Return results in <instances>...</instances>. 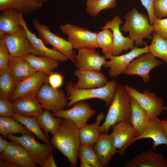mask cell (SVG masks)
<instances>
[{"label":"cell","mask_w":167,"mask_h":167,"mask_svg":"<svg viewBox=\"0 0 167 167\" xmlns=\"http://www.w3.org/2000/svg\"><path fill=\"white\" fill-rule=\"evenodd\" d=\"M42 108L53 113L64 109L68 100L62 89H55L44 84L35 95Z\"/></svg>","instance_id":"cell-8"},{"label":"cell","mask_w":167,"mask_h":167,"mask_svg":"<svg viewBox=\"0 0 167 167\" xmlns=\"http://www.w3.org/2000/svg\"><path fill=\"white\" fill-rule=\"evenodd\" d=\"M21 58L27 61L33 68L37 71L44 72L48 75L58 66V62L54 60L32 54Z\"/></svg>","instance_id":"cell-30"},{"label":"cell","mask_w":167,"mask_h":167,"mask_svg":"<svg viewBox=\"0 0 167 167\" xmlns=\"http://www.w3.org/2000/svg\"><path fill=\"white\" fill-rule=\"evenodd\" d=\"M86 6L87 13L95 17L104 10L115 8L116 0H86Z\"/></svg>","instance_id":"cell-36"},{"label":"cell","mask_w":167,"mask_h":167,"mask_svg":"<svg viewBox=\"0 0 167 167\" xmlns=\"http://www.w3.org/2000/svg\"><path fill=\"white\" fill-rule=\"evenodd\" d=\"M118 84L115 79H113L101 87L79 89L75 87L74 83L69 81L67 83L65 87L67 99L69 101L67 108L78 101L94 98L101 100L109 106L113 101Z\"/></svg>","instance_id":"cell-3"},{"label":"cell","mask_w":167,"mask_h":167,"mask_svg":"<svg viewBox=\"0 0 167 167\" xmlns=\"http://www.w3.org/2000/svg\"><path fill=\"white\" fill-rule=\"evenodd\" d=\"M0 14V34L13 32L21 26L19 21V13L11 8L4 9Z\"/></svg>","instance_id":"cell-29"},{"label":"cell","mask_w":167,"mask_h":167,"mask_svg":"<svg viewBox=\"0 0 167 167\" xmlns=\"http://www.w3.org/2000/svg\"><path fill=\"white\" fill-rule=\"evenodd\" d=\"M48 77L49 75L46 73L37 71L18 82L10 101L13 102L25 96L36 95L42 86L48 82Z\"/></svg>","instance_id":"cell-15"},{"label":"cell","mask_w":167,"mask_h":167,"mask_svg":"<svg viewBox=\"0 0 167 167\" xmlns=\"http://www.w3.org/2000/svg\"><path fill=\"white\" fill-rule=\"evenodd\" d=\"M0 167H19L18 165H15L7 160L0 159Z\"/></svg>","instance_id":"cell-47"},{"label":"cell","mask_w":167,"mask_h":167,"mask_svg":"<svg viewBox=\"0 0 167 167\" xmlns=\"http://www.w3.org/2000/svg\"><path fill=\"white\" fill-rule=\"evenodd\" d=\"M93 147L103 167L108 166L110 159L117 152L113 139L108 133L101 134Z\"/></svg>","instance_id":"cell-23"},{"label":"cell","mask_w":167,"mask_h":167,"mask_svg":"<svg viewBox=\"0 0 167 167\" xmlns=\"http://www.w3.org/2000/svg\"><path fill=\"white\" fill-rule=\"evenodd\" d=\"M11 117L24 126L30 131L44 143H50L49 138L41 129L36 116L30 117L14 113Z\"/></svg>","instance_id":"cell-32"},{"label":"cell","mask_w":167,"mask_h":167,"mask_svg":"<svg viewBox=\"0 0 167 167\" xmlns=\"http://www.w3.org/2000/svg\"><path fill=\"white\" fill-rule=\"evenodd\" d=\"M124 167H167V159L161 153L148 150L136 156Z\"/></svg>","instance_id":"cell-21"},{"label":"cell","mask_w":167,"mask_h":167,"mask_svg":"<svg viewBox=\"0 0 167 167\" xmlns=\"http://www.w3.org/2000/svg\"><path fill=\"white\" fill-rule=\"evenodd\" d=\"M14 113L27 116H37L43 112L42 108L35 95L23 96L13 102Z\"/></svg>","instance_id":"cell-22"},{"label":"cell","mask_w":167,"mask_h":167,"mask_svg":"<svg viewBox=\"0 0 167 167\" xmlns=\"http://www.w3.org/2000/svg\"><path fill=\"white\" fill-rule=\"evenodd\" d=\"M0 39L5 42L11 58L22 57L31 53L26 30L21 25L17 30L13 32L0 34Z\"/></svg>","instance_id":"cell-11"},{"label":"cell","mask_w":167,"mask_h":167,"mask_svg":"<svg viewBox=\"0 0 167 167\" xmlns=\"http://www.w3.org/2000/svg\"><path fill=\"white\" fill-rule=\"evenodd\" d=\"M14 113L13 103L7 100L0 98V116L11 117Z\"/></svg>","instance_id":"cell-42"},{"label":"cell","mask_w":167,"mask_h":167,"mask_svg":"<svg viewBox=\"0 0 167 167\" xmlns=\"http://www.w3.org/2000/svg\"><path fill=\"white\" fill-rule=\"evenodd\" d=\"M158 118L151 119L143 132L135 137L133 143L143 139L150 138L153 142L152 148L155 149L160 145L167 146V135Z\"/></svg>","instance_id":"cell-24"},{"label":"cell","mask_w":167,"mask_h":167,"mask_svg":"<svg viewBox=\"0 0 167 167\" xmlns=\"http://www.w3.org/2000/svg\"><path fill=\"white\" fill-rule=\"evenodd\" d=\"M17 83L7 69H0V98L10 101L15 91Z\"/></svg>","instance_id":"cell-33"},{"label":"cell","mask_w":167,"mask_h":167,"mask_svg":"<svg viewBox=\"0 0 167 167\" xmlns=\"http://www.w3.org/2000/svg\"><path fill=\"white\" fill-rule=\"evenodd\" d=\"M125 21L120 29L124 33L128 32V36L135 43L136 47L144 44L143 39H152L151 34L154 31L152 25L149 23L148 16L139 13L135 8L125 16Z\"/></svg>","instance_id":"cell-4"},{"label":"cell","mask_w":167,"mask_h":167,"mask_svg":"<svg viewBox=\"0 0 167 167\" xmlns=\"http://www.w3.org/2000/svg\"><path fill=\"white\" fill-rule=\"evenodd\" d=\"M73 105L70 109L60 110L53 113L52 114L54 117L72 121L80 129L87 124L88 121L95 114L96 111L85 101H78Z\"/></svg>","instance_id":"cell-12"},{"label":"cell","mask_w":167,"mask_h":167,"mask_svg":"<svg viewBox=\"0 0 167 167\" xmlns=\"http://www.w3.org/2000/svg\"><path fill=\"white\" fill-rule=\"evenodd\" d=\"M106 59L96 49L83 48L78 50L74 63L76 69L101 71Z\"/></svg>","instance_id":"cell-16"},{"label":"cell","mask_w":167,"mask_h":167,"mask_svg":"<svg viewBox=\"0 0 167 167\" xmlns=\"http://www.w3.org/2000/svg\"><path fill=\"white\" fill-rule=\"evenodd\" d=\"M36 117L37 122L41 128L49 138V133L52 135L56 132L62 121V118H55L49 111L45 110Z\"/></svg>","instance_id":"cell-34"},{"label":"cell","mask_w":167,"mask_h":167,"mask_svg":"<svg viewBox=\"0 0 167 167\" xmlns=\"http://www.w3.org/2000/svg\"><path fill=\"white\" fill-rule=\"evenodd\" d=\"M59 28L67 36L68 41L74 49L98 48L96 33L70 24H61Z\"/></svg>","instance_id":"cell-7"},{"label":"cell","mask_w":167,"mask_h":167,"mask_svg":"<svg viewBox=\"0 0 167 167\" xmlns=\"http://www.w3.org/2000/svg\"><path fill=\"white\" fill-rule=\"evenodd\" d=\"M37 2L42 3L43 2H45L47 1L48 0H34Z\"/></svg>","instance_id":"cell-50"},{"label":"cell","mask_w":167,"mask_h":167,"mask_svg":"<svg viewBox=\"0 0 167 167\" xmlns=\"http://www.w3.org/2000/svg\"><path fill=\"white\" fill-rule=\"evenodd\" d=\"M131 97V114L130 122L135 131L136 137L143 132L151 119L146 111L135 99Z\"/></svg>","instance_id":"cell-25"},{"label":"cell","mask_w":167,"mask_h":167,"mask_svg":"<svg viewBox=\"0 0 167 167\" xmlns=\"http://www.w3.org/2000/svg\"><path fill=\"white\" fill-rule=\"evenodd\" d=\"M42 3L34 0H0V11L11 8L20 14L28 15L41 9Z\"/></svg>","instance_id":"cell-28"},{"label":"cell","mask_w":167,"mask_h":167,"mask_svg":"<svg viewBox=\"0 0 167 167\" xmlns=\"http://www.w3.org/2000/svg\"><path fill=\"white\" fill-rule=\"evenodd\" d=\"M42 167H56L57 165L55 161L53 155L51 152L46 159Z\"/></svg>","instance_id":"cell-45"},{"label":"cell","mask_w":167,"mask_h":167,"mask_svg":"<svg viewBox=\"0 0 167 167\" xmlns=\"http://www.w3.org/2000/svg\"><path fill=\"white\" fill-rule=\"evenodd\" d=\"M160 123L167 135V120H161Z\"/></svg>","instance_id":"cell-49"},{"label":"cell","mask_w":167,"mask_h":167,"mask_svg":"<svg viewBox=\"0 0 167 167\" xmlns=\"http://www.w3.org/2000/svg\"><path fill=\"white\" fill-rule=\"evenodd\" d=\"M32 24L36 30L39 38L45 45H51L53 49L61 52L73 62H75L77 54L71 44L68 41L52 32L49 26L41 24L37 19H33Z\"/></svg>","instance_id":"cell-5"},{"label":"cell","mask_w":167,"mask_h":167,"mask_svg":"<svg viewBox=\"0 0 167 167\" xmlns=\"http://www.w3.org/2000/svg\"><path fill=\"white\" fill-rule=\"evenodd\" d=\"M152 33V41L148 46L149 52L155 57L161 59L167 64V40L154 31Z\"/></svg>","instance_id":"cell-35"},{"label":"cell","mask_w":167,"mask_h":167,"mask_svg":"<svg viewBox=\"0 0 167 167\" xmlns=\"http://www.w3.org/2000/svg\"><path fill=\"white\" fill-rule=\"evenodd\" d=\"M123 22L118 16H115L112 20L106 22L101 28L102 29H109L112 32L113 45L111 54L118 55L123 51L132 49L134 48V41L129 36L124 37L121 32L120 25Z\"/></svg>","instance_id":"cell-19"},{"label":"cell","mask_w":167,"mask_h":167,"mask_svg":"<svg viewBox=\"0 0 167 167\" xmlns=\"http://www.w3.org/2000/svg\"><path fill=\"white\" fill-rule=\"evenodd\" d=\"M142 5L146 9L149 19V22L152 25L155 19L153 12V4L154 0H140Z\"/></svg>","instance_id":"cell-44"},{"label":"cell","mask_w":167,"mask_h":167,"mask_svg":"<svg viewBox=\"0 0 167 167\" xmlns=\"http://www.w3.org/2000/svg\"><path fill=\"white\" fill-rule=\"evenodd\" d=\"M145 46L142 48L135 47L129 52L121 55L114 56L111 54H104L109 60L106 62L103 66L108 68L110 77L115 78L123 74L130 63L139 56L149 52L148 46L144 42Z\"/></svg>","instance_id":"cell-9"},{"label":"cell","mask_w":167,"mask_h":167,"mask_svg":"<svg viewBox=\"0 0 167 167\" xmlns=\"http://www.w3.org/2000/svg\"><path fill=\"white\" fill-rule=\"evenodd\" d=\"M17 133L34 137V135L24 126L11 117H0V133L4 137L11 134Z\"/></svg>","instance_id":"cell-31"},{"label":"cell","mask_w":167,"mask_h":167,"mask_svg":"<svg viewBox=\"0 0 167 167\" xmlns=\"http://www.w3.org/2000/svg\"><path fill=\"white\" fill-rule=\"evenodd\" d=\"M50 144L66 157L71 166H76L81 143L79 129L73 122L62 118L58 128L53 135Z\"/></svg>","instance_id":"cell-1"},{"label":"cell","mask_w":167,"mask_h":167,"mask_svg":"<svg viewBox=\"0 0 167 167\" xmlns=\"http://www.w3.org/2000/svg\"><path fill=\"white\" fill-rule=\"evenodd\" d=\"M7 137L23 146L32 160L41 166L54 148L50 143L38 142L35 140L34 137L29 135L23 134L18 137L11 134Z\"/></svg>","instance_id":"cell-6"},{"label":"cell","mask_w":167,"mask_h":167,"mask_svg":"<svg viewBox=\"0 0 167 167\" xmlns=\"http://www.w3.org/2000/svg\"><path fill=\"white\" fill-rule=\"evenodd\" d=\"M152 26L154 31L167 40V18L158 19L155 18Z\"/></svg>","instance_id":"cell-41"},{"label":"cell","mask_w":167,"mask_h":167,"mask_svg":"<svg viewBox=\"0 0 167 167\" xmlns=\"http://www.w3.org/2000/svg\"><path fill=\"white\" fill-rule=\"evenodd\" d=\"M7 69L17 83L37 71L21 57L11 58Z\"/></svg>","instance_id":"cell-26"},{"label":"cell","mask_w":167,"mask_h":167,"mask_svg":"<svg viewBox=\"0 0 167 167\" xmlns=\"http://www.w3.org/2000/svg\"><path fill=\"white\" fill-rule=\"evenodd\" d=\"M63 77L61 74L52 72L48 77V82L50 85L55 89H58L62 85Z\"/></svg>","instance_id":"cell-43"},{"label":"cell","mask_w":167,"mask_h":167,"mask_svg":"<svg viewBox=\"0 0 167 167\" xmlns=\"http://www.w3.org/2000/svg\"><path fill=\"white\" fill-rule=\"evenodd\" d=\"M112 126V131L110 136L117 152L122 154L126 148L133 143L136 137L135 131L130 122H120Z\"/></svg>","instance_id":"cell-17"},{"label":"cell","mask_w":167,"mask_h":167,"mask_svg":"<svg viewBox=\"0 0 167 167\" xmlns=\"http://www.w3.org/2000/svg\"><path fill=\"white\" fill-rule=\"evenodd\" d=\"M74 75L78 78L75 87L79 89L100 87L108 82L106 76L101 71L76 69Z\"/></svg>","instance_id":"cell-20"},{"label":"cell","mask_w":167,"mask_h":167,"mask_svg":"<svg viewBox=\"0 0 167 167\" xmlns=\"http://www.w3.org/2000/svg\"><path fill=\"white\" fill-rule=\"evenodd\" d=\"M78 157L84 159L92 167H103L94 150L93 146L81 144L78 152Z\"/></svg>","instance_id":"cell-38"},{"label":"cell","mask_w":167,"mask_h":167,"mask_svg":"<svg viewBox=\"0 0 167 167\" xmlns=\"http://www.w3.org/2000/svg\"><path fill=\"white\" fill-rule=\"evenodd\" d=\"M131 114V96L124 85L118 84L105 121L100 126V133H108L111 126L119 122H130Z\"/></svg>","instance_id":"cell-2"},{"label":"cell","mask_w":167,"mask_h":167,"mask_svg":"<svg viewBox=\"0 0 167 167\" xmlns=\"http://www.w3.org/2000/svg\"><path fill=\"white\" fill-rule=\"evenodd\" d=\"M104 114L100 113L96 117L95 122L86 124L79 129V136L81 144L93 146L96 143L101 134L100 127Z\"/></svg>","instance_id":"cell-27"},{"label":"cell","mask_w":167,"mask_h":167,"mask_svg":"<svg viewBox=\"0 0 167 167\" xmlns=\"http://www.w3.org/2000/svg\"><path fill=\"white\" fill-rule=\"evenodd\" d=\"M163 63L162 61L156 59L150 53H145L133 59L123 74L130 76L138 75L144 82H147L150 79L149 74L151 71Z\"/></svg>","instance_id":"cell-13"},{"label":"cell","mask_w":167,"mask_h":167,"mask_svg":"<svg viewBox=\"0 0 167 167\" xmlns=\"http://www.w3.org/2000/svg\"><path fill=\"white\" fill-rule=\"evenodd\" d=\"M80 166L81 167H92L84 159L79 157Z\"/></svg>","instance_id":"cell-48"},{"label":"cell","mask_w":167,"mask_h":167,"mask_svg":"<svg viewBox=\"0 0 167 167\" xmlns=\"http://www.w3.org/2000/svg\"><path fill=\"white\" fill-rule=\"evenodd\" d=\"M124 86L131 97L146 111L151 119L158 118L162 112L167 109L162 98L154 93L146 90L141 92L129 86Z\"/></svg>","instance_id":"cell-10"},{"label":"cell","mask_w":167,"mask_h":167,"mask_svg":"<svg viewBox=\"0 0 167 167\" xmlns=\"http://www.w3.org/2000/svg\"><path fill=\"white\" fill-rule=\"evenodd\" d=\"M96 40L98 48L101 49L104 54H111L113 45V38L111 30L102 29L97 33Z\"/></svg>","instance_id":"cell-37"},{"label":"cell","mask_w":167,"mask_h":167,"mask_svg":"<svg viewBox=\"0 0 167 167\" xmlns=\"http://www.w3.org/2000/svg\"><path fill=\"white\" fill-rule=\"evenodd\" d=\"M153 12L156 18L161 19L167 17V0H154Z\"/></svg>","instance_id":"cell-39"},{"label":"cell","mask_w":167,"mask_h":167,"mask_svg":"<svg viewBox=\"0 0 167 167\" xmlns=\"http://www.w3.org/2000/svg\"><path fill=\"white\" fill-rule=\"evenodd\" d=\"M11 57L4 41L0 39V69H7Z\"/></svg>","instance_id":"cell-40"},{"label":"cell","mask_w":167,"mask_h":167,"mask_svg":"<svg viewBox=\"0 0 167 167\" xmlns=\"http://www.w3.org/2000/svg\"><path fill=\"white\" fill-rule=\"evenodd\" d=\"M9 143L5 138L3 139L1 135L0 136V154L3 152L6 149Z\"/></svg>","instance_id":"cell-46"},{"label":"cell","mask_w":167,"mask_h":167,"mask_svg":"<svg viewBox=\"0 0 167 167\" xmlns=\"http://www.w3.org/2000/svg\"><path fill=\"white\" fill-rule=\"evenodd\" d=\"M0 159L7 160L19 167H37L38 164L30 156L20 144L11 140L4 151L0 154Z\"/></svg>","instance_id":"cell-18"},{"label":"cell","mask_w":167,"mask_h":167,"mask_svg":"<svg viewBox=\"0 0 167 167\" xmlns=\"http://www.w3.org/2000/svg\"><path fill=\"white\" fill-rule=\"evenodd\" d=\"M23 15L19 14V21L20 25L24 27L26 30L31 48V54L49 58L58 62L67 61L69 58L57 50L46 47L41 39L30 31L23 18Z\"/></svg>","instance_id":"cell-14"}]
</instances>
